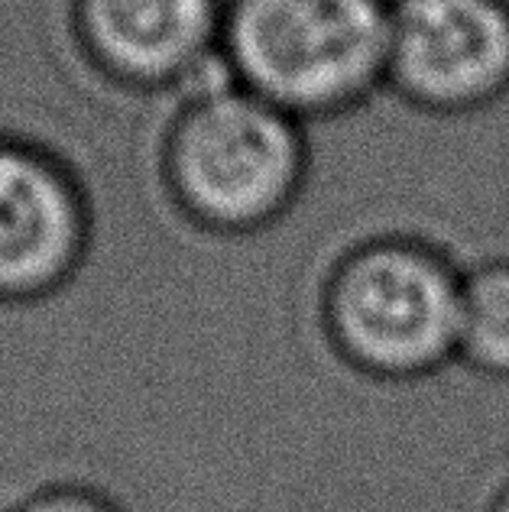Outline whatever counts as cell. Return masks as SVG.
Listing matches in <instances>:
<instances>
[{"label":"cell","instance_id":"1","mask_svg":"<svg viewBox=\"0 0 509 512\" xmlns=\"http://www.w3.org/2000/svg\"><path fill=\"white\" fill-rule=\"evenodd\" d=\"M159 169L198 231L260 234L296 208L308 182L305 124L224 72L185 91L163 133Z\"/></svg>","mask_w":509,"mask_h":512},{"label":"cell","instance_id":"2","mask_svg":"<svg viewBox=\"0 0 509 512\" xmlns=\"http://www.w3.org/2000/svg\"><path fill=\"white\" fill-rule=\"evenodd\" d=\"M393 0H224L221 72L302 124L386 85Z\"/></svg>","mask_w":509,"mask_h":512},{"label":"cell","instance_id":"3","mask_svg":"<svg viewBox=\"0 0 509 512\" xmlns=\"http://www.w3.org/2000/svg\"><path fill=\"white\" fill-rule=\"evenodd\" d=\"M464 269L409 234L360 240L321 286V328L360 376L412 383L458 360Z\"/></svg>","mask_w":509,"mask_h":512},{"label":"cell","instance_id":"4","mask_svg":"<svg viewBox=\"0 0 509 512\" xmlns=\"http://www.w3.org/2000/svg\"><path fill=\"white\" fill-rule=\"evenodd\" d=\"M386 88L438 117L506 98L509 0H393Z\"/></svg>","mask_w":509,"mask_h":512},{"label":"cell","instance_id":"5","mask_svg":"<svg viewBox=\"0 0 509 512\" xmlns=\"http://www.w3.org/2000/svg\"><path fill=\"white\" fill-rule=\"evenodd\" d=\"M95 234L75 169L46 146L0 133V305L62 292L85 266Z\"/></svg>","mask_w":509,"mask_h":512},{"label":"cell","instance_id":"6","mask_svg":"<svg viewBox=\"0 0 509 512\" xmlns=\"http://www.w3.org/2000/svg\"><path fill=\"white\" fill-rule=\"evenodd\" d=\"M224 0H72L82 56L130 91L198 85L221 65Z\"/></svg>","mask_w":509,"mask_h":512},{"label":"cell","instance_id":"7","mask_svg":"<svg viewBox=\"0 0 509 512\" xmlns=\"http://www.w3.org/2000/svg\"><path fill=\"white\" fill-rule=\"evenodd\" d=\"M458 360L509 383V256L464 269Z\"/></svg>","mask_w":509,"mask_h":512},{"label":"cell","instance_id":"8","mask_svg":"<svg viewBox=\"0 0 509 512\" xmlns=\"http://www.w3.org/2000/svg\"><path fill=\"white\" fill-rule=\"evenodd\" d=\"M13 512H124V506L88 483H46Z\"/></svg>","mask_w":509,"mask_h":512},{"label":"cell","instance_id":"9","mask_svg":"<svg viewBox=\"0 0 509 512\" xmlns=\"http://www.w3.org/2000/svg\"><path fill=\"white\" fill-rule=\"evenodd\" d=\"M487 512H509V480H503L500 487H497V493H493Z\"/></svg>","mask_w":509,"mask_h":512}]
</instances>
